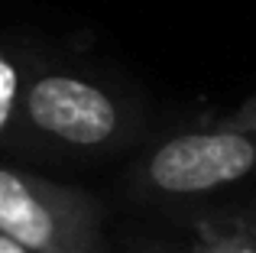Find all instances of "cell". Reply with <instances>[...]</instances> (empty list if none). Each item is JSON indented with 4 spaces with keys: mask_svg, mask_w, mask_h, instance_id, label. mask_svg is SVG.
I'll use <instances>...</instances> for the list:
<instances>
[{
    "mask_svg": "<svg viewBox=\"0 0 256 253\" xmlns=\"http://www.w3.org/2000/svg\"><path fill=\"white\" fill-rule=\"evenodd\" d=\"M234 126H244V130H253V133H256V94L237 110V117H234Z\"/></svg>",
    "mask_w": 256,
    "mask_h": 253,
    "instance_id": "obj_6",
    "label": "cell"
},
{
    "mask_svg": "<svg viewBox=\"0 0 256 253\" xmlns=\"http://www.w3.org/2000/svg\"><path fill=\"white\" fill-rule=\"evenodd\" d=\"M194 253H256V221L201 224Z\"/></svg>",
    "mask_w": 256,
    "mask_h": 253,
    "instance_id": "obj_4",
    "label": "cell"
},
{
    "mask_svg": "<svg viewBox=\"0 0 256 253\" xmlns=\"http://www.w3.org/2000/svg\"><path fill=\"white\" fill-rule=\"evenodd\" d=\"M0 253H32V250H26L23 244H16L13 237H6L4 230H0Z\"/></svg>",
    "mask_w": 256,
    "mask_h": 253,
    "instance_id": "obj_7",
    "label": "cell"
},
{
    "mask_svg": "<svg viewBox=\"0 0 256 253\" xmlns=\"http://www.w3.org/2000/svg\"><path fill=\"white\" fill-rule=\"evenodd\" d=\"M20 72L16 65L6 58V52L0 49V133L13 124L16 117V104H20Z\"/></svg>",
    "mask_w": 256,
    "mask_h": 253,
    "instance_id": "obj_5",
    "label": "cell"
},
{
    "mask_svg": "<svg viewBox=\"0 0 256 253\" xmlns=\"http://www.w3.org/2000/svg\"><path fill=\"white\" fill-rule=\"evenodd\" d=\"M256 172V133L244 126L188 130L166 140L143 166V185L159 198H201Z\"/></svg>",
    "mask_w": 256,
    "mask_h": 253,
    "instance_id": "obj_3",
    "label": "cell"
},
{
    "mask_svg": "<svg viewBox=\"0 0 256 253\" xmlns=\"http://www.w3.org/2000/svg\"><path fill=\"white\" fill-rule=\"evenodd\" d=\"M0 230L32 253H100L104 211L82 188L0 166Z\"/></svg>",
    "mask_w": 256,
    "mask_h": 253,
    "instance_id": "obj_1",
    "label": "cell"
},
{
    "mask_svg": "<svg viewBox=\"0 0 256 253\" xmlns=\"http://www.w3.org/2000/svg\"><path fill=\"white\" fill-rule=\"evenodd\" d=\"M16 117L65 150H107L126 133V110L100 84L68 72L36 75L23 84Z\"/></svg>",
    "mask_w": 256,
    "mask_h": 253,
    "instance_id": "obj_2",
    "label": "cell"
}]
</instances>
